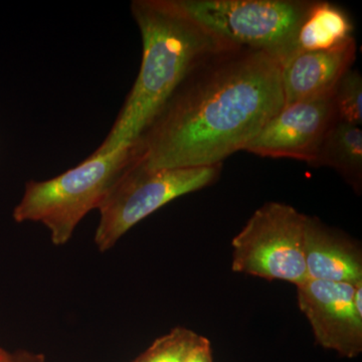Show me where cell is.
<instances>
[{"label":"cell","instance_id":"obj_11","mask_svg":"<svg viewBox=\"0 0 362 362\" xmlns=\"http://www.w3.org/2000/svg\"><path fill=\"white\" fill-rule=\"evenodd\" d=\"M311 166L335 169L356 189L362 178V130L361 126L335 119L324 135Z\"/></svg>","mask_w":362,"mask_h":362},{"label":"cell","instance_id":"obj_8","mask_svg":"<svg viewBox=\"0 0 362 362\" xmlns=\"http://www.w3.org/2000/svg\"><path fill=\"white\" fill-rule=\"evenodd\" d=\"M356 287L313 279L297 286L298 305L317 343L347 358L362 351V314L354 306Z\"/></svg>","mask_w":362,"mask_h":362},{"label":"cell","instance_id":"obj_3","mask_svg":"<svg viewBox=\"0 0 362 362\" xmlns=\"http://www.w3.org/2000/svg\"><path fill=\"white\" fill-rule=\"evenodd\" d=\"M137 158L135 146L86 158L76 168L44 181H28L18 206L16 223H40L52 244H68L81 221L99 209L119 178Z\"/></svg>","mask_w":362,"mask_h":362},{"label":"cell","instance_id":"obj_15","mask_svg":"<svg viewBox=\"0 0 362 362\" xmlns=\"http://www.w3.org/2000/svg\"><path fill=\"white\" fill-rule=\"evenodd\" d=\"M183 362H214L211 342L199 335Z\"/></svg>","mask_w":362,"mask_h":362},{"label":"cell","instance_id":"obj_4","mask_svg":"<svg viewBox=\"0 0 362 362\" xmlns=\"http://www.w3.org/2000/svg\"><path fill=\"white\" fill-rule=\"evenodd\" d=\"M194 20L228 44L264 52L282 68L298 52L312 0H177Z\"/></svg>","mask_w":362,"mask_h":362},{"label":"cell","instance_id":"obj_2","mask_svg":"<svg viewBox=\"0 0 362 362\" xmlns=\"http://www.w3.org/2000/svg\"><path fill=\"white\" fill-rule=\"evenodd\" d=\"M131 13L141 33V66L95 156L134 146L188 74L230 45L185 13L177 0H134Z\"/></svg>","mask_w":362,"mask_h":362},{"label":"cell","instance_id":"obj_6","mask_svg":"<svg viewBox=\"0 0 362 362\" xmlns=\"http://www.w3.org/2000/svg\"><path fill=\"white\" fill-rule=\"evenodd\" d=\"M306 216L289 204L268 202L257 209L233 239L232 269L295 286L308 280L304 259Z\"/></svg>","mask_w":362,"mask_h":362},{"label":"cell","instance_id":"obj_16","mask_svg":"<svg viewBox=\"0 0 362 362\" xmlns=\"http://www.w3.org/2000/svg\"><path fill=\"white\" fill-rule=\"evenodd\" d=\"M9 362H47L42 354L30 351V350H16L11 352Z\"/></svg>","mask_w":362,"mask_h":362},{"label":"cell","instance_id":"obj_7","mask_svg":"<svg viewBox=\"0 0 362 362\" xmlns=\"http://www.w3.org/2000/svg\"><path fill=\"white\" fill-rule=\"evenodd\" d=\"M335 119L332 94L284 105L245 151L270 158L295 159L311 165Z\"/></svg>","mask_w":362,"mask_h":362},{"label":"cell","instance_id":"obj_17","mask_svg":"<svg viewBox=\"0 0 362 362\" xmlns=\"http://www.w3.org/2000/svg\"><path fill=\"white\" fill-rule=\"evenodd\" d=\"M9 358H11V352L0 347V362H9Z\"/></svg>","mask_w":362,"mask_h":362},{"label":"cell","instance_id":"obj_13","mask_svg":"<svg viewBox=\"0 0 362 362\" xmlns=\"http://www.w3.org/2000/svg\"><path fill=\"white\" fill-rule=\"evenodd\" d=\"M199 337L194 331L176 327L156 339L133 362H183Z\"/></svg>","mask_w":362,"mask_h":362},{"label":"cell","instance_id":"obj_12","mask_svg":"<svg viewBox=\"0 0 362 362\" xmlns=\"http://www.w3.org/2000/svg\"><path fill=\"white\" fill-rule=\"evenodd\" d=\"M354 30L351 21L339 7L313 1L298 35V52L324 51L342 44Z\"/></svg>","mask_w":362,"mask_h":362},{"label":"cell","instance_id":"obj_14","mask_svg":"<svg viewBox=\"0 0 362 362\" xmlns=\"http://www.w3.org/2000/svg\"><path fill=\"white\" fill-rule=\"evenodd\" d=\"M332 99L338 120L361 126L362 78L358 71L349 70L340 78Z\"/></svg>","mask_w":362,"mask_h":362},{"label":"cell","instance_id":"obj_9","mask_svg":"<svg viewBox=\"0 0 362 362\" xmlns=\"http://www.w3.org/2000/svg\"><path fill=\"white\" fill-rule=\"evenodd\" d=\"M356 52L354 37L332 49L297 52L281 68L285 105L332 94L340 78L351 70Z\"/></svg>","mask_w":362,"mask_h":362},{"label":"cell","instance_id":"obj_10","mask_svg":"<svg viewBox=\"0 0 362 362\" xmlns=\"http://www.w3.org/2000/svg\"><path fill=\"white\" fill-rule=\"evenodd\" d=\"M304 259L309 279L357 286L362 283L361 252L349 239L306 216Z\"/></svg>","mask_w":362,"mask_h":362},{"label":"cell","instance_id":"obj_5","mask_svg":"<svg viewBox=\"0 0 362 362\" xmlns=\"http://www.w3.org/2000/svg\"><path fill=\"white\" fill-rule=\"evenodd\" d=\"M221 171V165L150 169L136 158L98 209V250L109 251L133 226L168 202L213 185Z\"/></svg>","mask_w":362,"mask_h":362},{"label":"cell","instance_id":"obj_1","mask_svg":"<svg viewBox=\"0 0 362 362\" xmlns=\"http://www.w3.org/2000/svg\"><path fill=\"white\" fill-rule=\"evenodd\" d=\"M281 66L228 45L202 59L134 145L150 169L209 168L247 145L284 107Z\"/></svg>","mask_w":362,"mask_h":362}]
</instances>
